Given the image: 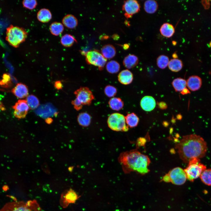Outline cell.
Wrapping results in <instances>:
<instances>
[{
	"instance_id": "6da1fadb",
	"label": "cell",
	"mask_w": 211,
	"mask_h": 211,
	"mask_svg": "<svg viewBox=\"0 0 211 211\" xmlns=\"http://www.w3.org/2000/svg\"><path fill=\"white\" fill-rule=\"evenodd\" d=\"M175 147L181 159L185 163H188L194 158L204 157L207 149V143L204 139L194 134L183 136Z\"/></svg>"
},
{
	"instance_id": "7a4b0ae2",
	"label": "cell",
	"mask_w": 211,
	"mask_h": 211,
	"mask_svg": "<svg viewBox=\"0 0 211 211\" xmlns=\"http://www.w3.org/2000/svg\"><path fill=\"white\" fill-rule=\"evenodd\" d=\"M118 160L125 173L133 171L144 175L149 171L148 168L150 163L149 158L137 150L121 153Z\"/></svg>"
},
{
	"instance_id": "3957f363",
	"label": "cell",
	"mask_w": 211,
	"mask_h": 211,
	"mask_svg": "<svg viewBox=\"0 0 211 211\" xmlns=\"http://www.w3.org/2000/svg\"><path fill=\"white\" fill-rule=\"evenodd\" d=\"M0 211H42L37 201L35 200L26 202H11L5 204Z\"/></svg>"
},
{
	"instance_id": "277c9868",
	"label": "cell",
	"mask_w": 211,
	"mask_h": 211,
	"mask_svg": "<svg viewBox=\"0 0 211 211\" xmlns=\"http://www.w3.org/2000/svg\"><path fill=\"white\" fill-rule=\"evenodd\" d=\"M27 36L25 30L21 28L11 26L6 32V40L9 44L14 47H17L24 41Z\"/></svg>"
},
{
	"instance_id": "5b68a950",
	"label": "cell",
	"mask_w": 211,
	"mask_h": 211,
	"mask_svg": "<svg viewBox=\"0 0 211 211\" xmlns=\"http://www.w3.org/2000/svg\"><path fill=\"white\" fill-rule=\"evenodd\" d=\"M188 163L187 166L184 170L187 179L192 182L200 177L203 172L206 169V166L201 163L200 159L193 158Z\"/></svg>"
},
{
	"instance_id": "8992f818",
	"label": "cell",
	"mask_w": 211,
	"mask_h": 211,
	"mask_svg": "<svg viewBox=\"0 0 211 211\" xmlns=\"http://www.w3.org/2000/svg\"><path fill=\"white\" fill-rule=\"evenodd\" d=\"M187 179L184 170L180 167H176L170 171L163 177L161 180L176 185H181L186 182Z\"/></svg>"
},
{
	"instance_id": "52a82bcc",
	"label": "cell",
	"mask_w": 211,
	"mask_h": 211,
	"mask_svg": "<svg viewBox=\"0 0 211 211\" xmlns=\"http://www.w3.org/2000/svg\"><path fill=\"white\" fill-rule=\"evenodd\" d=\"M107 122L108 127L113 131L127 132L129 130V127L126 124L125 116L121 113L111 114L108 118Z\"/></svg>"
},
{
	"instance_id": "ba28073f",
	"label": "cell",
	"mask_w": 211,
	"mask_h": 211,
	"mask_svg": "<svg viewBox=\"0 0 211 211\" xmlns=\"http://www.w3.org/2000/svg\"><path fill=\"white\" fill-rule=\"evenodd\" d=\"M86 56V60L87 64L97 67L100 70L103 69L107 61L101 54L96 50L88 52Z\"/></svg>"
},
{
	"instance_id": "9c48e42d",
	"label": "cell",
	"mask_w": 211,
	"mask_h": 211,
	"mask_svg": "<svg viewBox=\"0 0 211 211\" xmlns=\"http://www.w3.org/2000/svg\"><path fill=\"white\" fill-rule=\"evenodd\" d=\"M74 94L76 98L83 105H89L94 99L92 91L87 87H81L75 91Z\"/></svg>"
},
{
	"instance_id": "30bf717a",
	"label": "cell",
	"mask_w": 211,
	"mask_h": 211,
	"mask_svg": "<svg viewBox=\"0 0 211 211\" xmlns=\"http://www.w3.org/2000/svg\"><path fill=\"white\" fill-rule=\"evenodd\" d=\"M139 3L135 0L125 1L122 9L125 12L124 16L127 18H131L132 15L138 13L140 10Z\"/></svg>"
},
{
	"instance_id": "8fae6325",
	"label": "cell",
	"mask_w": 211,
	"mask_h": 211,
	"mask_svg": "<svg viewBox=\"0 0 211 211\" xmlns=\"http://www.w3.org/2000/svg\"><path fill=\"white\" fill-rule=\"evenodd\" d=\"M80 197L74 190L70 188L61 195L60 204L63 207L66 208L70 204L75 203Z\"/></svg>"
},
{
	"instance_id": "7c38bea8",
	"label": "cell",
	"mask_w": 211,
	"mask_h": 211,
	"mask_svg": "<svg viewBox=\"0 0 211 211\" xmlns=\"http://www.w3.org/2000/svg\"><path fill=\"white\" fill-rule=\"evenodd\" d=\"M14 111L13 114L19 119L23 118L27 114L30 108L25 100H19L12 107Z\"/></svg>"
},
{
	"instance_id": "4fadbf2b",
	"label": "cell",
	"mask_w": 211,
	"mask_h": 211,
	"mask_svg": "<svg viewBox=\"0 0 211 211\" xmlns=\"http://www.w3.org/2000/svg\"><path fill=\"white\" fill-rule=\"evenodd\" d=\"M187 86L192 91H195L200 89L202 85L201 78L196 75L189 77L186 81Z\"/></svg>"
},
{
	"instance_id": "5bb4252c",
	"label": "cell",
	"mask_w": 211,
	"mask_h": 211,
	"mask_svg": "<svg viewBox=\"0 0 211 211\" xmlns=\"http://www.w3.org/2000/svg\"><path fill=\"white\" fill-rule=\"evenodd\" d=\"M140 104L143 110L146 111H150L154 108L156 103L155 100L153 97L146 96L142 99Z\"/></svg>"
},
{
	"instance_id": "9a60e30c",
	"label": "cell",
	"mask_w": 211,
	"mask_h": 211,
	"mask_svg": "<svg viewBox=\"0 0 211 211\" xmlns=\"http://www.w3.org/2000/svg\"><path fill=\"white\" fill-rule=\"evenodd\" d=\"M12 91L15 96L19 98L26 97L28 94V87L22 83L18 84L13 89Z\"/></svg>"
},
{
	"instance_id": "2e32d148",
	"label": "cell",
	"mask_w": 211,
	"mask_h": 211,
	"mask_svg": "<svg viewBox=\"0 0 211 211\" xmlns=\"http://www.w3.org/2000/svg\"><path fill=\"white\" fill-rule=\"evenodd\" d=\"M118 77L119 82L121 84L125 85L130 84L133 80L132 73L127 69L123 70L120 72Z\"/></svg>"
},
{
	"instance_id": "e0dca14e",
	"label": "cell",
	"mask_w": 211,
	"mask_h": 211,
	"mask_svg": "<svg viewBox=\"0 0 211 211\" xmlns=\"http://www.w3.org/2000/svg\"><path fill=\"white\" fill-rule=\"evenodd\" d=\"M138 63V59L136 55L129 54L125 57L123 61L124 66L128 69L132 68Z\"/></svg>"
},
{
	"instance_id": "ac0fdd59",
	"label": "cell",
	"mask_w": 211,
	"mask_h": 211,
	"mask_svg": "<svg viewBox=\"0 0 211 211\" xmlns=\"http://www.w3.org/2000/svg\"><path fill=\"white\" fill-rule=\"evenodd\" d=\"M63 25L67 28L73 29L76 27L78 24L77 18L72 14H68L63 18L62 20Z\"/></svg>"
},
{
	"instance_id": "d6986e66",
	"label": "cell",
	"mask_w": 211,
	"mask_h": 211,
	"mask_svg": "<svg viewBox=\"0 0 211 211\" xmlns=\"http://www.w3.org/2000/svg\"><path fill=\"white\" fill-rule=\"evenodd\" d=\"M160 31L161 34L164 36L169 38L172 37L175 32V29L173 25L170 23H164L160 27Z\"/></svg>"
},
{
	"instance_id": "ffe728a7",
	"label": "cell",
	"mask_w": 211,
	"mask_h": 211,
	"mask_svg": "<svg viewBox=\"0 0 211 211\" xmlns=\"http://www.w3.org/2000/svg\"><path fill=\"white\" fill-rule=\"evenodd\" d=\"M101 52L102 55L106 59H110L115 56L116 50L113 46L107 44L102 47L101 49Z\"/></svg>"
},
{
	"instance_id": "44dd1931",
	"label": "cell",
	"mask_w": 211,
	"mask_h": 211,
	"mask_svg": "<svg viewBox=\"0 0 211 211\" xmlns=\"http://www.w3.org/2000/svg\"><path fill=\"white\" fill-rule=\"evenodd\" d=\"M52 17L51 13L49 10L46 8L40 10L37 14L38 19L42 23H47L50 21Z\"/></svg>"
},
{
	"instance_id": "7402d4cb",
	"label": "cell",
	"mask_w": 211,
	"mask_h": 211,
	"mask_svg": "<svg viewBox=\"0 0 211 211\" xmlns=\"http://www.w3.org/2000/svg\"><path fill=\"white\" fill-rule=\"evenodd\" d=\"M91 115L86 112L79 113L77 116V121L79 124L83 127H87L89 125L91 122Z\"/></svg>"
},
{
	"instance_id": "603a6c76",
	"label": "cell",
	"mask_w": 211,
	"mask_h": 211,
	"mask_svg": "<svg viewBox=\"0 0 211 211\" xmlns=\"http://www.w3.org/2000/svg\"><path fill=\"white\" fill-rule=\"evenodd\" d=\"M108 105L112 109L119 111L121 110L124 106V103L122 99L118 97H113L109 100Z\"/></svg>"
},
{
	"instance_id": "cb8c5ba5",
	"label": "cell",
	"mask_w": 211,
	"mask_h": 211,
	"mask_svg": "<svg viewBox=\"0 0 211 211\" xmlns=\"http://www.w3.org/2000/svg\"><path fill=\"white\" fill-rule=\"evenodd\" d=\"M158 8L157 2L154 0H148L144 4V9L147 13L153 14L155 13Z\"/></svg>"
},
{
	"instance_id": "d4e9b609",
	"label": "cell",
	"mask_w": 211,
	"mask_h": 211,
	"mask_svg": "<svg viewBox=\"0 0 211 211\" xmlns=\"http://www.w3.org/2000/svg\"><path fill=\"white\" fill-rule=\"evenodd\" d=\"M126 123L130 128L136 127L139 122V118L134 113H128L125 116Z\"/></svg>"
},
{
	"instance_id": "484cf974",
	"label": "cell",
	"mask_w": 211,
	"mask_h": 211,
	"mask_svg": "<svg viewBox=\"0 0 211 211\" xmlns=\"http://www.w3.org/2000/svg\"><path fill=\"white\" fill-rule=\"evenodd\" d=\"M172 84L175 91L177 92H181L187 86L186 81L181 78L174 79Z\"/></svg>"
},
{
	"instance_id": "4316f807",
	"label": "cell",
	"mask_w": 211,
	"mask_h": 211,
	"mask_svg": "<svg viewBox=\"0 0 211 211\" xmlns=\"http://www.w3.org/2000/svg\"><path fill=\"white\" fill-rule=\"evenodd\" d=\"M169 69L174 72H178L182 69L183 64L182 61L178 59H171L168 65Z\"/></svg>"
},
{
	"instance_id": "83f0119b",
	"label": "cell",
	"mask_w": 211,
	"mask_h": 211,
	"mask_svg": "<svg viewBox=\"0 0 211 211\" xmlns=\"http://www.w3.org/2000/svg\"><path fill=\"white\" fill-rule=\"evenodd\" d=\"M64 26L62 23L57 22L52 23L50 27V30L54 35L57 36L60 35L64 30Z\"/></svg>"
},
{
	"instance_id": "f1b7e54d",
	"label": "cell",
	"mask_w": 211,
	"mask_h": 211,
	"mask_svg": "<svg viewBox=\"0 0 211 211\" xmlns=\"http://www.w3.org/2000/svg\"><path fill=\"white\" fill-rule=\"evenodd\" d=\"M106 68L109 73L114 74L119 72L120 66L117 62L115 60H111L107 63L106 65Z\"/></svg>"
},
{
	"instance_id": "f546056e",
	"label": "cell",
	"mask_w": 211,
	"mask_h": 211,
	"mask_svg": "<svg viewBox=\"0 0 211 211\" xmlns=\"http://www.w3.org/2000/svg\"><path fill=\"white\" fill-rule=\"evenodd\" d=\"M25 100L30 109L33 110L36 109L40 104L38 98L33 95H28L26 97Z\"/></svg>"
},
{
	"instance_id": "4dcf8cb0",
	"label": "cell",
	"mask_w": 211,
	"mask_h": 211,
	"mask_svg": "<svg viewBox=\"0 0 211 211\" xmlns=\"http://www.w3.org/2000/svg\"><path fill=\"white\" fill-rule=\"evenodd\" d=\"M200 177L203 183L206 185L211 186V168L203 172Z\"/></svg>"
},
{
	"instance_id": "1f68e13d",
	"label": "cell",
	"mask_w": 211,
	"mask_h": 211,
	"mask_svg": "<svg viewBox=\"0 0 211 211\" xmlns=\"http://www.w3.org/2000/svg\"><path fill=\"white\" fill-rule=\"evenodd\" d=\"M76 41L72 35L66 34L63 35L61 39V43L64 46L70 47Z\"/></svg>"
},
{
	"instance_id": "d6a6232c",
	"label": "cell",
	"mask_w": 211,
	"mask_h": 211,
	"mask_svg": "<svg viewBox=\"0 0 211 211\" xmlns=\"http://www.w3.org/2000/svg\"><path fill=\"white\" fill-rule=\"evenodd\" d=\"M169 61L168 57L165 55H161L157 58L156 63L159 68L164 69L168 66Z\"/></svg>"
},
{
	"instance_id": "836d02e7",
	"label": "cell",
	"mask_w": 211,
	"mask_h": 211,
	"mask_svg": "<svg viewBox=\"0 0 211 211\" xmlns=\"http://www.w3.org/2000/svg\"><path fill=\"white\" fill-rule=\"evenodd\" d=\"M104 92L106 96L109 97H112L115 96L117 93V89L114 86L108 85L104 88Z\"/></svg>"
},
{
	"instance_id": "e575fe53",
	"label": "cell",
	"mask_w": 211,
	"mask_h": 211,
	"mask_svg": "<svg viewBox=\"0 0 211 211\" xmlns=\"http://www.w3.org/2000/svg\"><path fill=\"white\" fill-rule=\"evenodd\" d=\"M23 4L24 7L31 10L34 9L36 7L37 3L35 0H26L23 1Z\"/></svg>"
},
{
	"instance_id": "d590c367",
	"label": "cell",
	"mask_w": 211,
	"mask_h": 211,
	"mask_svg": "<svg viewBox=\"0 0 211 211\" xmlns=\"http://www.w3.org/2000/svg\"><path fill=\"white\" fill-rule=\"evenodd\" d=\"M72 103L77 110H80L82 108L83 105L76 98L72 101Z\"/></svg>"
},
{
	"instance_id": "8d00e7d4",
	"label": "cell",
	"mask_w": 211,
	"mask_h": 211,
	"mask_svg": "<svg viewBox=\"0 0 211 211\" xmlns=\"http://www.w3.org/2000/svg\"><path fill=\"white\" fill-rule=\"evenodd\" d=\"M55 87L57 89L59 90L62 89V84L60 81H57L54 84Z\"/></svg>"
},
{
	"instance_id": "74e56055",
	"label": "cell",
	"mask_w": 211,
	"mask_h": 211,
	"mask_svg": "<svg viewBox=\"0 0 211 211\" xmlns=\"http://www.w3.org/2000/svg\"><path fill=\"white\" fill-rule=\"evenodd\" d=\"M158 105L159 108L161 109H165L167 108V105L166 103L163 102H161L158 103Z\"/></svg>"
},
{
	"instance_id": "f35d334b",
	"label": "cell",
	"mask_w": 211,
	"mask_h": 211,
	"mask_svg": "<svg viewBox=\"0 0 211 211\" xmlns=\"http://www.w3.org/2000/svg\"><path fill=\"white\" fill-rule=\"evenodd\" d=\"M181 93L183 95L186 94L190 93V92L189 90L186 88L184 89L181 92Z\"/></svg>"
},
{
	"instance_id": "ab89813d",
	"label": "cell",
	"mask_w": 211,
	"mask_h": 211,
	"mask_svg": "<svg viewBox=\"0 0 211 211\" xmlns=\"http://www.w3.org/2000/svg\"><path fill=\"white\" fill-rule=\"evenodd\" d=\"M129 46L128 44H126L124 45L123 47L124 49H127L129 48Z\"/></svg>"
},
{
	"instance_id": "60d3db41",
	"label": "cell",
	"mask_w": 211,
	"mask_h": 211,
	"mask_svg": "<svg viewBox=\"0 0 211 211\" xmlns=\"http://www.w3.org/2000/svg\"><path fill=\"white\" fill-rule=\"evenodd\" d=\"M172 57L173 59H177L178 57V56L176 53H173L172 55Z\"/></svg>"
},
{
	"instance_id": "b9f144b4",
	"label": "cell",
	"mask_w": 211,
	"mask_h": 211,
	"mask_svg": "<svg viewBox=\"0 0 211 211\" xmlns=\"http://www.w3.org/2000/svg\"><path fill=\"white\" fill-rule=\"evenodd\" d=\"M172 43H173V45H175V44H174V43H175V44H176V42H175V41H173Z\"/></svg>"
},
{
	"instance_id": "7bdbcfd3",
	"label": "cell",
	"mask_w": 211,
	"mask_h": 211,
	"mask_svg": "<svg viewBox=\"0 0 211 211\" xmlns=\"http://www.w3.org/2000/svg\"><path fill=\"white\" fill-rule=\"evenodd\" d=\"M1 109H2L1 107V103H0V110Z\"/></svg>"
}]
</instances>
